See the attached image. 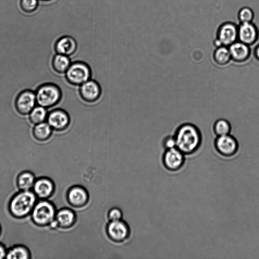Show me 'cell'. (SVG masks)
Here are the masks:
<instances>
[{
  "instance_id": "cell-1",
  "label": "cell",
  "mask_w": 259,
  "mask_h": 259,
  "mask_svg": "<svg viewBox=\"0 0 259 259\" xmlns=\"http://www.w3.org/2000/svg\"><path fill=\"white\" fill-rule=\"evenodd\" d=\"M174 137L176 147L185 155L195 153L201 145V135L200 131L191 123H186L180 125Z\"/></svg>"
},
{
  "instance_id": "cell-2",
  "label": "cell",
  "mask_w": 259,
  "mask_h": 259,
  "mask_svg": "<svg viewBox=\"0 0 259 259\" xmlns=\"http://www.w3.org/2000/svg\"><path fill=\"white\" fill-rule=\"evenodd\" d=\"M38 200L32 190H19L9 200L8 211L15 219H24L30 215Z\"/></svg>"
},
{
  "instance_id": "cell-3",
  "label": "cell",
  "mask_w": 259,
  "mask_h": 259,
  "mask_svg": "<svg viewBox=\"0 0 259 259\" xmlns=\"http://www.w3.org/2000/svg\"><path fill=\"white\" fill-rule=\"evenodd\" d=\"M57 210L49 199H38L30 214L32 223L37 227H49L54 221Z\"/></svg>"
},
{
  "instance_id": "cell-4",
  "label": "cell",
  "mask_w": 259,
  "mask_h": 259,
  "mask_svg": "<svg viewBox=\"0 0 259 259\" xmlns=\"http://www.w3.org/2000/svg\"><path fill=\"white\" fill-rule=\"evenodd\" d=\"M37 105L48 109L54 108L61 101L63 93L57 84L47 83L38 88L35 92Z\"/></svg>"
},
{
  "instance_id": "cell-5",
  "label": "cell",
  "mask_w": 259,
  "mask_h": 259,
  "mask_svg": "<svg viewBox=\"0 0 259 259\" xmlns=\"http://www.w3.org/2000/svg\"><path fill=\"white\" fill-rule=\"evenodd\" d=\"M92 71L90 66L81 61H76L71 64L65 73L66 80L70 84L80 86L91 79Z\"/></svg>"
},
{
  "instance_id": "cell-6",
  "label": "cell",
  "mask_w": 259,
  "mask_h": 259,
  "mask_svg": "<svg viewBox=\"0 0 259 259\" xmlns=\"http://www.w3.org/2000/svg\"><path fill=\"white\" fill-rule=\"evenodd\" d=\"M46 121L55 132H62L69 125L70 118L68 113L61 108L48 110Z\"/></svg>"
},
{
  "instance_id": "cell-7",
  "label": "cell",
  "mask_w": 259,
  "mask_h": 259,
  "mask_svg": "<svg viewBox=\"0 0 259 259\" xmlns=\"http://www.w3.org/2000/svg\"><path fill=\"white\" fill-rule=\"evenodd\" d=\"M107 236L112 241L122 243L130 235V228L127 224L122 220L109 221L106 227Z\"/></svg>"
},
{
  "instance_id": "cell-8",
  "label": "cell",
  "mask_w": 259,
  "mask_h": 259,
  "mask_svg": "<svg viewBox=\"0 0 259 259\" xmlns=\"http://www.w3.org/2000/svg\"><path fill=\"white\" fill-rule=\"evenodd\" d=\"M185 155L176 147L166 149L162 156L164 166L171 171L179 170L185 163Z\"/></svg>"
},
{
  "instance_id": "cell-9",
  "label": "cell",
  "mask_w": 259,
  "mask_h": 259,
  "mask_svg": "<svg viewBox=\"0 0 259 259\" xmlns=\"http://www.w3.org/2000/svg\"><path fill=\"white\" fill-rule=\"evenodd\" d=\"M214 146L217 152L226 157L234 156L238 149V142L230 134L217 136L214 142Z\"/></svg>"
},
{
  "instance_id": "cell-10",
  "label": "cell",
  "mask_w": 259,
  "mask_h": 259,
  "mask_svg": "<svg viewBox=\"0 0 259 259\" xmlns=\"http://www.w3.org/2000/svg\"><path fill=\"white\" fill-rule=\"evenodd\" d=\"M68 203L75 208H82L87 205L90 196L87 189L79 185H74L68 189L66 193Z\"/></svg>"
},
{
  "instance_id": "cell-11",
  "label": "cell",
  "mask_w": 259,
  "mask_h": 259,
  "mask_svg": "<svg viewBox=\"0 0 259 259\" xmlns=\"http://www.w3.org/2000/svg\"><path fill=\"white\" fill-rule=\"evenodd\" d=\"M55 185L53 181L47 177L36 179L32 191L38 199H49L54 194Z\"/></svg>"
},
{
  "instance_id": "cell-12",
  "label": "cell",
  "mask_w": 259,
  "mask_h": 259,
  "mask_svg": "<svg viewBox=\"0 0 259 259\" xmlns=\"http://www.w3.org/2000/svg\"><path fill=\"white\" fill-rule=\"evenodd\" d=\"M36 105L35 92L31 90L21 92L15 101L17 110L22 115H28Z\"/></svg>"
},
{
  "instance_id": "cell-13",
  "label": "cell",
  "mask_w": 259,
  "mask_h": 259,
  "mask_svg": "<svg viewBox=\"0 0 259 259\" xmlns=\"http://www.w3.org/2000/svg\"><path fill=\"white\" fill-rule=\"evenodd\" d=\"M238 27L232 22H226L219 27L217 38L222 46L228 47L238 39Z\"/></svg>"
},
{
  "instance_id": "cell-14",
  "label": "cell",
  "mask_w": 259,
  "mask_h": 259,
  "mask_svg": "<svg viewBox=\"0 0 259 259\" xmlns=\"http://www.w3.org/2000/svg\"><path fill=\"white\" fill-rule=\"evenodd\" d=\"M101 88L96 80L89 79L79 86V93L81 99L88 103L97 101L101 95Z\"/></svg>"
},
{
  "instance_id": "cell-15",
  "label": "cell",
  "mask_w": 259,
  "mask_h": 259,
  "mask_svg": "<svg viewBox=\"0 0 259 259\" xmlns=\"http://www.w3.org/2000/svg\"><path fill=\"white\" fill-rule=\"evenodd\" d=\"M258 36L257 28L252 22L240 23L238 33L239 41L249 46L256 41Z\"/></svg>"
},
{
  "instance_id": "cell-16",
  "label": "cell",
  "mask_w": 259,
  "mask_h": 259,
  "mask_svg": "<svg viewBox=\"0 0 259 259\" xmlns=\"http://www.w3.org/2000/svg\"><path fill=\"white\" fill-rule=\"evenodd\" d=\"M76 220L75 212L70 208L64 207L57 210L55 221L58 228L69 229L75 225Z\"/></svg>"
},
{
  "instance_id": "cell-17",
  "label": "cell",
  "mask_w": 259,
  "mask_h": 259,
  "mask_svg": "<svg viewBox=\"0 0 259 259\" xmlns=\"http://www.w3.org/2000/svg\"><path fill=\"white\" fill-rule=\"evenodd\" d=\"M77 49L75 40L68 35L62 36L59 38L55 45V50L57 54L68 56L73 55Z\"/></svg>"
},
{
  "instance_id": "cell-18",
  "label": "cell",
  "mask_w": 259,
  "mask_h": 259,
  "mask_svg": "<svg viewBox=\"0 0 259 259\" xmlns=\"http://www.w3.org/2000/svg\"><path fill=\"white\" fill-rule=\"evenodd\" d=\"M231 59L237 62L247 60L250 55V49L248 45L240 41H236L229 46Z\"/></svg>"
},
{
  "instance_id": "cell-19",
  "label": "cell",
  "mask_w": 259,
  "mask_h": 259,
  "mask_svg": "<svg viewBox=\"0 0 259 259\" xmlns=\"http://www.w3.org/2000/svg\"><path fill=\"white\" fill-rule=\"evenodd\" d=\"M36 178L34 174L29 170L20 172L16 178V185L19 190H32Z\"/></svg>"
},
{
  "instance_id": "cell-20",
  "label": "cell",
  "mask_w": 259,
  "mask_h": 259,
  "mask_svg": "<svg viewBox=\"0 0 259 259\" xmlns=\"http://www.w3.org/2000/svg\"><path fill=\"white\" fill-rule=\"evenodd\" d=\"M54 130L46 121L34 125L33 128V137L39 142L49 140Z\"/></svg>"
},
{
  "instance_id": "cell-21",
  "label": "cell",
  "mask_w": 259,
  "mask_h": 259,
  "mask_svg": "<svg viewBox=\"0 0 259 259\" xmlns=\"http://www.w3.org/2000/svg\"><path fill=\"white\" fill-rule=\"evenodd\" d=\"M31 257V252L26 246L16 244L8 249L6 258L29 259Z\"/></svg>"
},
{
  "instance_id": "cell-22",
  "label": "cell",
  "mask_w": 259,
  "mask_h": 259,
  "mask_svg": "<svg viewBox=\"0 0 259 259\" xmlns=\"http://www.w3.org/2000/svg\"><path fill=\"white\" fill-rule=\"evenodd\" d=\"M69 56L56 54L52 60V67L54 70L60 74H65L71 65Z\"/></svg>"
},
{
  "instance_id": "cell-23",
  "label": "cell",
  "mask_w": 259,
  "mask_h": 259,
  "mask_svg": "<svg viewBox=\"0 0 259 259\" xmlns=\"http://www.w3.org/2000/svg\"><path fill=\"white\" fill-rule=\"evenodd\" d=\"M48 114V109L36 105L28 114L30 121L35 125L46 121Z\"/></svg>"
},
{
  "instance_id": "cell-24",
  "label": "cell",
  "mask_w": 259,
  "mask_h": 259,
  "mask_svg": "<svg viewBox=\"0 0 259 259\" xmlns=\"http://www.w3.org/2000/svg\"><path fill=\"white\" fill-rule=\"evenodd\" d=\"M213 59L219 65L228 64L232 59L229 48L224 46L217 47L213 53Z\"/></svg>"
},
{
  "instance_id": "cell-25",
  "label": "cell",
  "mask_w": 259,
  "mask_h": 259,
  "mask_svg": "<svg viewBox=\"0 0 259 259\" xmlns=\"http://www.w3.org/2000/svg\"><path fill=\"white\" fill-rule=\"evenodd\" d=\"M231 127L228 121L225 119L217 120L213 125V131L217 136L230 134Z\"/></svg>"
},
{
  "instance_id": "cell-26",
  "label": "cell",
  "mask_w": 259,
  "mask_h": 259,
  "mask_svg": "<svg viewBox=\"0 0 259 259\" xmlns=\"http://www.w3.org/2000/svg\"><path fill=\"white\" fill-rule=\"evenodd\" d=\"M238 18L240 23L252 22L254 18V13L251 8L247 7H243L238 12Z\"/></svg>"
},
{
  "instance_id": "cell-27",
  "label": "cell",
  "mask_w": 259,
  "mask_h": 259,
  "mask_svg": "<svg viewBox=\"0 0 259 259\" xmlns=\"http://www.w3.org/2000/svg\"><path fill=\"white\" fill-rule=\"evenodd\" d=\"M39 0H20V7L26 13H32L37 9Z\"/></svg>"
},
{
  "instance_id": "cell-28",
  "label": "cell",
  "mask_w": 259,
  "mask_h": 259,
  "mask_svg": "<svg viewBox=\"0 0 259 259\" xmlns=\"http://www.w3.org/2000/svg\"><path fill=\"white\" fill-rule=\"evenodd\" d=\"M107 216L109 221H116L122 220L123 214L121 209L114 207L109 210Z\"/></svg>"
},
{
  "instance_id": "cell-29",
  "label": "cell",
  "mask_w": 259,
  "mask_h": 259,
  "mask_svg": "<svg viewBox=\"0 0 259 259\" xmlns=\"http://www.w3.org/2000/svg\"><path fill=\"white\" fill-rule=\"evenodd\" d=\"M163 146L166 149L176 147V142L174 137H167L163 141Z\"/></svg>"
},
{
  "instance_id": "cell-30",
  "label": "cell",
  "mask_w": 259,
  "mask_h": 259,
  "mask_svg": "<svg viewBox=\"0 0 259 259\" xmlns=\"http://www.w3.org/2000/svg\"><path fill=\"white\" fill-rule=\"evenodd\" d=\"M7 250L8 249H7L5 245L0 242V259L6 257Z\"/></svg>"
},
{
  "instance_id": "cell-31",
  "label": "cell",
  "mask_w": 259,
  "mask_h": 259,
  "mask_svg": "<svg viewBox=\"0 0 259 259\" xmlns=\"http://www.w3.org/2000/svg\"><path fill=\"white\" fill-rule=\"evenodd\" d=\"M254 56L256 59L259 61V45H258L254 49Z\"/></svg>"
},
{
  "instance_id": "cell-32",
  "label": "cell",
  "mask_w": 259,
  "mask_h": 259,
  "mask_svg": "<svg viewBox=\"0 0 259 259\" xmlns=\"http://www.w3.org/2000/svg\"><path fill=\"white\" fill-rule=\"evenodd\" d=\"M1 232H2V227H1V224H0V235L1 234Z\"/></svg>"
},
{
  "instance_id": "cell-33",
  "label": "cell",
  "mask_w": 259,
  "mask_h": 259,
  "mask_svg": "<svg viewBox=\"0 0 259 259\" xmlns=\"http://www.w3.org/2000/svg\"><path fill=\"white\" fill-rule=\"evenodd\" d=\"M43 1H50V0H43Z\"/></svg>"
}]
</instances>
